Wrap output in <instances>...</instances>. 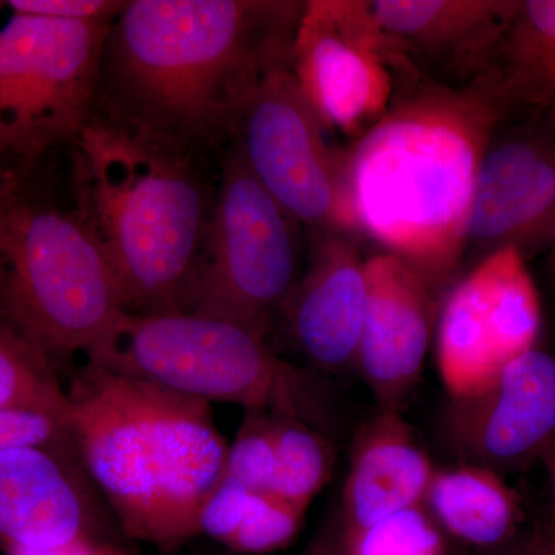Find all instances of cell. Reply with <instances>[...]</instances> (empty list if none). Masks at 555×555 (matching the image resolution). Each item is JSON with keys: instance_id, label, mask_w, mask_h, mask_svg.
<instances>
[{"instance_id": "obj_1", "label": "cell", "mask_w": 555, "mask_h": 555, "mask_svg": "<svg viewBox=\"0 0 555 555\" xmlns=\"http://www.w3.org/2000/svg\"><path fill=\"white\" fill-rule=\"evenodd\" d=\"M302 10L294 0H131L109 27L100 89L124 130L182 156L210 147L235 137L255 91L292 64Z\"/></svg>"}, {"instance_id": "obj_2", "label": "cell", "mask_w": 555, "mask_h": 555, "mask_svg": "<svg viewBox=\"0 0 555 555\" xmlns=\"http://www.w3.org/2000/svg\"><path fill=\"white\" fill-rule=\"evenodd\" d=\"M390 67L385 115L347 147L353 208L361 236L443 298L465 264L478 167L506 112L481 80L448 86L397 51Z\"/></svg>"}, {"instance_id": "obj_3", "label": "cell", "mask_w": 555, "mask_h": 555, "mask_svg": "<svg viewBox=\"0 0 555 555\" xmlns=\"http://www.w3.org/2000/svg\"><path fill=\"white\" fill-rule=\"evenodd\" d=\"M68 397L80 462L120 529L163 550L198 535L229 451L210 403L91 363Z\"/></svg>"}, {"instance_id": "obj_4", "label": "cell", "mask_w": 555, "mask_h": 555, "mask_svg": "<svg viewBox=\"0 0 555 555\" xmlns=\"http://www.w3.org/2000/svg\"><path fill=\"white\" fill-rule=\"evenodd\" d=\"M76 144L78 218L104 250L127 313L184 312L206 233L184 156L102 124L89 122Z\"/></svg>"}, {"instance_id": "obj_5", "label": "cell", "mask_w": 555, "mask_h": 555, "mask_svg": "<svg viewBox=\"0 0 555 555\" xmlns=\"http://www.w3.org/2000/svg\"><path fill=\"white\" fill-rule=\"evenodd\" d=\"M0 309L3 324L51 363L93 356L127 313L89 228L22 198L20 179L10 171L0 184Z\"/></svg>"}, {"instance_id": "obj_6", "label": "cell", "mask_w": 555, "mask_h": 555, "mask_svg": "<svg viewBox=\"0 0 555 555\" xmlns=\"http://www.w3.org/2000/svg\"><path fill=\"white\" fill-rule=\"evenodd\" d=\"M87 363L320 430L327 420L321 387L306 369L275 356L257 332L218 318L124 313Z\"/></svg>"}, {"instance_id": "obj_7", "label": "cell", "mask_w": 555, "mask_h": 555, "mask_svg": "<svg viewBox=\"0 0 555 555\" xmlns=\"http://www.w3.org/2000/svg\"><path fill=\"white\" fill-rule=\"evenodd\" d=\"M295 224L236 149L224 166L184 312L266 337L301 276Z\"/></svg>"}, {"instance_id": "obj_8", "label": "cell", "mask_w": 555, "mask_h": 555, "mask_svg": "<svg viewBox=\"0 0 555 555\" xmlns=\"http://www.w3.org/2000/svg\"><path fill=\"white\" fill-rule=\"evenodd\" d=\"M112 24L13 13L0 28V158L31 164L78 141Z\"/></svg>"}, {"instance_id": "obj_9", "label": "cell", "mask_w": 555, "mask_h": 555, "mask_svg": "<svg viewBox=\"0 0 555 555\" xmlns=\"http://www.w3.org/2000/svg\"><path fill=\"white\" fill-rule=\"evenodd\" d=\"M299 89L292 64L275 69L241 115L238 152L262 188L312 232L361 236L347 147L332 144Z\"/></svg>"}, {"instance_id": "obj_10", "label": "cell", "mask_w": 555, "mask_h": 555, "mask_svg": "<svg viewBox=\"0 0 555 555\" xmlns=\"http://www.w3.org/2000/svg\"><path fill=\"white\" fill-rule=\"evenodd\" d=\"M526 259L494 251L444 292L434 352L451 400L485 389L506 364L537 347L542 305Z\"/></svg>"}, {"instance_id": "obj_11", "label": "cell", "mask_w": 555, "mask_h": 555, "mask_svg": "<svg viewBox=\"0 0 555 555\" xmlns=\"http://www.w3.org/2000/svg\"><path fill=\"white\" fill-rule=\"evenodd\" d=\"M393 53L371 0H309L295 36L292 73L326 129L356 141L389 105Z\"/></svg>"}, {"instance_id": "obj_12", "label": "cell", "mask_w": 555, "mask_h": 555, "mask_svg": "<svg viewBox=\"0 0 555 555\" xmlns=\"http://www.w3.org/2000/svg\"><path fill=\"white\" fill-rule=\"evenodd\" d=\"M507 247L526 261L555 248V118L545 113H506L478 167L465 264Z\"/></svg>"}, {"instance_id": "obj_13", "label": "cell", "mask_w": 555, "mask_h": 555, "mask_svg": "<svg viewBox=\"0 0 555 555\" xmlns=\"http://www.w3.org/2000/svg\"><path fill=\"white\" fill-rule=\"evenodd\" d=\"M447 433L462 463L500 476L539 463L555 438V357L539 346L506 364L485 389L451 400Z\"/></svg>"}, {"instance_id": "obj_14", "label": "cell", "mask_w": 555, "mask_h": 555, "mask_svg": "<svg viewBox=\"0 0 555 555\" xmlns=\"http://www.w3.org/2000/svg\"><path fill=\"white\" fill-rule=\"evenodd\" d=\"M76 452H0V547L51 550L105 539L107 509Z\"/></svg>"}, {"instance_id": "obj_15", "label": "cell", "mask_w": 555, "mask_h": 555, "mask_svg": "<svg viewBox=\"0 0 555 555\" xmlns=\"http://www.w3.org/2000/svg\"><path fill=\"white\" fill-rule=\"evenodd\" d=\"M367 309L356 367L378 411L401 412L418 385L441 297L396 255L366 258Z\"/></svg>"}, {"instance_id": "obj_16", "label": "cell", "mask_w": 555, "mask_h": 555, "mask_svg": "<svg viewBox=\"0 0 555 555\" xmlns=\"http://www.w3.org/2000/svg\"><path fill=\"white\" fill-rule=\"evenodd\" d=\"M367 294L366 258L357 241L312 232L308 268L281 312L294 345L318 371L356 367Z\"/></svg>"}, {"instance_id": "obj_17", "label": "cell", "mask_w": 555, "mask_h": 555, "mask_svg": "<svg viewBox=\"0 0 555 555\" xmlns=\"http://www.w3.org/2000/svg\"><path fill=\"white\" fill-rule=\"evenodd\" d=\"M397 53L452 87L476 82L520 0H371Z\"/></svg>"}, {"instance_id": "obj_18", "label": "cell", "mask_w": 555, "mask_h": 555, "mask_svg": "<svg viewBox=\"0 0 555 555\" xmlns=\"http://www.w3.org/2000/svg\"><path fill=\"white\" fill-rule=\"evenodd\" d=\"M437 467L401 412L378 411L358 429L337 516L346 543L383 518L422 506Z\"/></svg>"}, {"instance_id": "obj_19", "label": "cell", "mask_w": 555, "mask_h": 555, "mask_svg": "<svg viewBox=\"0 0 555 555\" xmlns=\"http://www.w3.org/2000/svg\"><path fill=\"white\" fill-rule=\"evenodd\" d=\"M423 506L441 531L480 550L511 545L525 516L524 499L505 477L467 463L437 467Z\"/></svg>"}, {"instance_id": "obj_20", "label": "cell", "mask_w": 555, "mask_h": 555, "mask_svg": "<svg viewBox=\"0 0 555 555\" xmlns=\"http://www.w3.org/2000/svg\"><path fill=\"white\" fill-rule=\"evenodd\" d=\"M481 80L506 113L555 118V0H520Z\"/></svg>"}, {"instance_id": "obj_21", "label": "cell", "mask_w": 555, "mask_h": 555, "mask_svg": "<svg viewBox=\"0 0 555 555\" xmlns=\"http://www.w3.org/2000/svg\"><path fill=\"white\" fill-rule=\"evenodd\" d=\"M272 430L276 451L272 494L308 511L334 473V444L323 430L292 416L272 415Z\"/></svg>"}, {"instance_id": "obj_22", "label": "cell", "mask_w": 555, "mask_h": 555, "mask_svg": "<svg viewBox=\"0 0 555 555\" xmlns=\"http://www.w3.org/2000/svg\"><path fill=\"white\" fill-rule=\"evenodd\" d=\"M9 408L68 415L69 397L49 358L0 323V409Z\"/></svg>"}, {"instance_id": "obj_23", "label": "cell", "mask_w": 555, "mask_h": 555, "mask_svg": "<svg viewBox=\"0 0 555 555\" xmlns=\"http://www.w3.org/2000/svg\"><path fill=\"white\" fill-rule=\"evenodd\" d=\"M347 547L350 555H444L443 531L423 505L383 518Z\"/></svg>"}, {"instance_id": "obj_24", "label": "cell", "mask_w": 555, "mask_h": 555, "mask_svg": "<svg viewBox=\"0 0 555 555\" xmlns=\"http://www.w3.org/2000/svg\"><path fill=\"white\" fill-rule=\"evenodd\" d=\"M306 513L272 492L255 494L228 547L235 553L255 555L283 550L297 539Z\"/></svg>"}, {"instance_id": "obj_25", "label": "cell", "mask_w": 555, "mask_h": 555, "mask_svg": "<svg viewBox=\"0 0 555 555\" xmlns=\"http://www.w3.org/2000/svg\"><path fill=\"white\" fill-rule=\"evenodd\" d=\"M224 476L238 480L255 494L272 492L276 478V451L272 415L246 412L230 444Z\"/></svg>"}, {"instance_id": "obj_26", "label": "cell", "mask_w": 555, "mask_h": 555, "mask_svg": "<svg viewBox=\"0 0 555 555\" xmlns=\"http://www.w3.org/2000/svg\"><path fill=\"white\" fill-rule=\"evenodd\" d=\"M22 448H49L78 454L68 415L43 409H0V452Z\"/></svg>"}, {"instance_id": "obj_27", "label": "cell", "mask_w": 555, "mask_h": 555, "mask_svg": "<svg viewBox=\"0 0 555 555\" xmlns=\"http://www.w3.org/2000/svg\"><path fill=\"white\" fill-rule=\"evenodd\" d=\"M254 495L255 492L248 491L238 480L222 474L201 507L199 534H206L228 546L243 524Z\"/></svg>"}, {"instance_id": "obj_28", "label": "cell", "mask_w": 555, "mask_h": 555, "mask_svg": "<svg viewBox=\"0 0 555 555\" xmlns=\"http://www.w3.org/2000/svg\"><path fill=\"white\" fill-rule=\"evenodd\" d=\"M13 13L35 14L53 20L76 22H113L126 2L113 0H11Z\"/></svg>"}, {"instance_id": "obj_29", "label": "cell", "mask_w": 555, "mask_h": 555, "mask_svg": "<svg viewBox=\"0 0 555 555\" xmlns=\"http://www.w3.org/2000/svg\"><path fill=\"white\" fill-rule=\"evenodd\" d=\"M9 555H129L109 540L83 539L51 550H14Z\"/></svg>"}, {"instance_id": "obj_30", "label": "cell", "mask_w": 555, "mask_h": 555, "mask_svg": "<svg viewBox=\"0 0 555 555\" xmlns=\"http://www.w3.org/2000/svg\"><path fill=\"white\" fill-rule=\"evenodd\" d=\"M301 555H350L337 517L324 525V528L318 532L313 542Z\"/></svg>"}, {"instance_id": "obj_31", "label": "cell", "mask_w": 555, "mask_h": 555, "mask_svg": "<svg viewBox=\"0 0 555 555\" xmlns=\"http://www.w3.org/2000/svg\"><path fill=\"white\" fill-rule=\"evenodd\" d=\"M500 555H555V537L534 532L514 540L511 545L503 547Z\"/></svg>"}, {"instance_id": "obj_32", "label": "cell", "mask_w": 555, "mask_h": 555, "mask_svg": "<svg viewBox=\"0 0 555 555\" xmlns=\"http://www.w3.org/2000/svg\"><path fill=\"white\" fill-rule=\"evenodd\" d=\"M539 463H542L543 469H545L547 481H550L551 496H553V509L555 520V438L547 444L543 454L540 455ZM553 535L555 537V528Z\"/></svg>"}, {"instance_id": "obj_33", "label": "cell", "mask_w": 555, "mask_h": 555, "mask_svg": "<svg viewBox=\"0 0 555 555\" xmlns=\"http://www.w3.org/2000/svg\"><path fill=\"white\" fill-rule=\"evenodd\" d=\"M551 254H553V258H551V270H553V276L555 281V248L553 251H551Z\"/></svg>"}, {"instance_id": "obj_34", "label": "cell", "mask_w": 555, "mask_h": 555, "mask_svg": "<svg viewBox=\"0 0 555 555\" xmlns=\"http://www.w3.org/2000/svg\"><path fill=\"white\" fill-rule=\"evenodd\" d=\"M0 184H2V173H0Z\"/></svg>"}, {"instance_id": "obj_35", "label": "cell", "mask_w": 555, "mask_h": 555, "mask_svg": "<svg viewBox=\"0 0 555 555\" xmlns=\"http://www.w3.org/2000/svg\"><path fill=\"white\" fill-rule=\"evenodd\" d=\"M0 5H2V3H0Z\"/></svg>"}]
</instances>
